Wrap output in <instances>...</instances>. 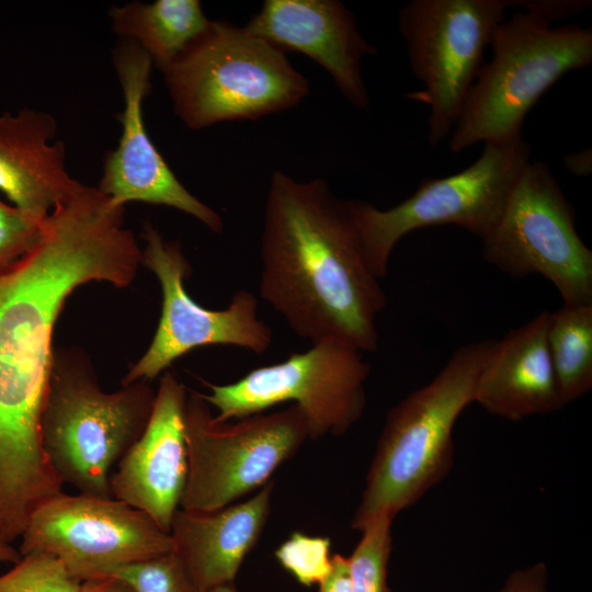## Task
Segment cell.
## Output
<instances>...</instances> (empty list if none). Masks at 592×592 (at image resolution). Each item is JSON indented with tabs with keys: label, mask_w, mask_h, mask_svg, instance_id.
I'll use <instances>...</instances> for the list:
<instances>
[{
	"label": "cell",
	"mask_w": 592,
	"mask_h": 592,
	"mask_svg": "<svg viewBox=\"0 0 592 592\" xmlns=\"http://www.w3.org/2000/svg\"><path fill=\"white\" fill-rule=\"evenodd\" d=\"M260 296L298 337L376 352L387 304L363 255L346 202L322 179L275 171L261 236Z\"/></svg>",
	"instance_id": "obj_1"
},
{
	"label": "cell",
	"mask_w": 592,
	"mask_h": 592,
	"mask_svg": "<svg viewBox=\"0 0 592 592\" xmlns=\"http://www.w3.org/2000/svg\"><path fill=\"white\" fill-rule=\"evenodd\" d=\"M496 341L459 346L429 383L388 410L352 528L361 532L382 516L394 520L447 475L454 426L475 401L480 373Z\"/></svg>",
	"instance_id": "obj_2"
},
{
	"label": "cell",
	"mask_w": 592,
	"mask_h": 592,
	"mask_svg": "<svg viewBox=\"0 0 592 592\" xmlns=\"http://www.w3.org/2000/svg\"><path fill=\"white\" fill-rule=\"evenodd\" d=\"M155 397L146 380L106 392L83 350L54 348L41 436L62 483L82 494L113 498L112 469L145 432Z\"/></svg>",
	"instance_id": "obj_3"
},
{
	"label": "cell",
	"mask_w": 592,
	"mask_h": 592,
	"mask_svg": "<svg viewBox=\"0 0 592 592\" xmlns=\"http://www.w3.org/2000/svg\"><path fill=\"white\" fill-rule=\"evenodd\" d=\"M162 73L174 113L194 130L289 110L310 92L283 50L226 21H212Z\"/></svg>",
	"instance_id": "obj_4"
},
{
	"label": "cell",
	"mask_w": 592,
	"mask_h": 592,
	"mask_svg": "<svg viewBox=\"0 0 592 592\" xmlns=\"http://www.w3.org/2000/svg\"><path fill=\"white\" fill-rule=\"evenodd\" d=\"M489 46L492 58L478 70L449 134L454 153L521 135L524 118L539 98L563 75L592 62L590 27H551L528 11L503 20Z\"/></svg>",
	"instance_id": "obj_5"
},
{
	"label": "cell",
	"mask_w": 592,
	"mask_h": 592,
	"mask_svg": "<svg viewBox=\"0 0 592 592\" xmlns=\"http://www.w3.org/2000/svg\"><path fill=\"white\" fill-rule=\"evenodd\" d=\"M530 147L521 135L483 144L479 158L445 178L424 179L405 201L387 209L345 200L365 261L379 280L390 254L409 232L454 225L482 239L496 224L524 166Z\"/></svg>",
	"instance_id": "obj_6"
},
{
	"label": "cell",
	"mask_w": 592,
	"mask_h": 592,
	"mask_svg": "<svg viewBox=\"0 0 592 592\" xmlns=\"http://www.w3.org/2000/svg\"><path fill=\"white\" fill-rule=\"evenodd\" d=\"M187 475L180 506L209 512L267 483L309 437L299 407L219 422L196 391L184 409Z\"/></svg>",
	"instance_id": "obj_7"
},
{
	"label": "cell",
	"mask_w": 592,
	"mask_h": 592,
	"mask_svg": "<svg viewBox=\"0 0 592 592\" xmlns=\"http://www.w3.org/2000/svg\"><path fill=\"white\" fill-rule=\"evenodd\" d=\"M480 240L485 260L505 274H538L556 287L562 305L592 304V251L546 163L530 160L524 166L496 224Z\"/></svg>",
	"instance_id": "obj_8"
},
{
	"label": "cell",
	"mask_w": 592,
	"mask_h": 592,
	"mask_svg": "<svg viewBox=\"0 0 592 592\" xmlns=\"http://www.w3.org/2000/svg\"><path fill=\"white\" fill-rule=\"evenodd\" d=\"M369 373L364 353L342 341L327 339L284 362L255 368L235 383L203 382L210 392L201 395L218 410L215 419L219 422L293 401L306 418L309 437L320 439L342 435L361 419Z\"/></svg>",
	"instance_id": "obj_9"
},
{
	"label": "cell",
	"mask_w": 592,
	"mask_h": 592,
	"mask_svg": "<svg viewBox=\"0 0 592 592\" xmlns=\"http://www.w3.org/2000/svg\"><path fill=\"white\" fill-rule=\"evenodd\" d=\"M511 0H412L399 12L411 70L424 89L408 94L425 103L429 141L448 136L481 67L483 52Z\"/></svg>",
	"instance_id": "obj_10"
},
{
	"label": "cell",
	"mask_w": 592,
	"mask_h": 592,
	"mask_svg": "<svg viewBox=\"0 0 592 592\" xmlns=\"http://www.w3.org/2000/svg\"><path fill=\"white\" fill-rule=\"evenodd\" d=\"M141 239L140 264L150 270L160 283L161 315L151 343L129 366L122 386L138 380L150 382L196 348L232 345L255 354H263L270 349L272 330L258 317V300L251 292H236L225 309H206L184 288L191 265L181 244L164 239L149 223L144 226Z\"/></svg>",
	"instance_id": "obj_11"
},
{
	"label": "cell",
	"mask_w": 592,
	"mask_h": 592,
	"mask_svg": "<svg viewBox=\"0 0 592 592\" xmlns=\"http://www.w3.org/2000/svg\"><path fill=\"white\" fill-rule=\"evenodd\" d=\"M21 539V556L50 555L81 582L173 550L171 534L144 512L82 493L62 492L37 508Z\"/></svg>",
	"instance_id": "obj_12"
},
{
	"label": "cell",
	"mask_w": 592,
	"mask_h": 592,
	"mask_svg": "<svg viewBox=\"0 0 592 592\" xmlns=\"http://www.w3.org/2000/svg\"><path fill=\"white\" fill-rule=\"evenodd\" d=\"M113 65L124 98L118 115L122 133L116 148L105 156L96 189L114 204L144 202L172 207L213 232H223L220 215L180 182L147 133L143 104L150 91V57L137 44L123 41L114 49Z\"/></svg>",
	"instance_id": "obj_13"
},
{
	"label": "cell",
	"mask_w": 592,
	"mask_h": 592,
	"mask_svg": "<svg viewBox=\"0 0 592 592\" xmlns=\"http://www.w3.org/2000/svg\"><path fill=\"white\" fill-rule=\"evenodd\" d=\"M187 392L171 372L156 390L149 422L110 477L112 497L170 533L187 475L184 409Z\"/></svg>",
	"instance_id": "obj_14"
},
{
	"label": "cell",
	"mask_w": 592,
	"mask_h": 592,
	"mask_svg": "<svg viewBox=\"0 0 592 592\" xmlns=\"http://www.w3.org/2000/svg\"><path fill=\"white\" fill-rule=\"evenodd\" d=\"M243 29L284 53L308 56L328 72L354 107L365 110L369 105L362 60L376 54V48L341 1L265 0Z\"/></svg>",
	"instance_id": "obj_15"
},
{
	"label": "cell",
	"mask_w": 592,
	"mask_h": 592,
	"mask_svg": "<svg viewBox=\"0 0 592 592\" xmlns=\"http://www.w3.org/2000/svg\"><path fill=\"white\" fill-rule=\"evenodd\" d=\"M273 485L269 481L252 498L235 505L175 512L170 530L173 553L195 592L234 584L267 521Z\"/></svg>",
	"instance_id": "obj_16"
},
{
	"label": "cell",
	"mask_w": 592,
	"mask_h": 592,
	"mask_svg": "<svg viewBox=\"0 0 592 592\" xmlns=\"http://www.w3.org/2000/svg\"><path fill=\"white\" fill-rule=\"evenodd\" d=\"M548 320L549 311L543 310L496 341L480 373L474 402L510 421L565 407L548 350Z\"/></svg>",
	"instance_id": "obj_17"
},
{
	"label": "cell",
	"mask_w": 592,
	"mask_h": 592,
	"mask_svg": "<svg viewBox=\"0 0 592 592\" xmlns=\"http://www.w3.org/2000/svg\"><path fill=\"white\" fill-rule=\"evenodd\" d=\"M56 134L57 123L45 112L0 114V192L38 217H46L82 184L69 174L65 145Z\"/></svg>",
	"instance_id": "obj_18"
},
{
	"label": "cell",
	"mask_w": 592,
	"mask_h": 592,
	"mask_svg": "<svg viewBox=\"0 0 592 592\" xmlns=\"http://www.w3.org/2000/svg\"><path fill=\"white\" fill-rule=\"evenodd\" d=\"M112 29L137 44L163 72L210 25L198 0L134 1L113 5Z\"/></svg>",
	"instance_id": "obj_19"
},
{
	"label": "cell",
	"mask_w": 592,
	"mask_h": 592,
	"mask_svg": "<svg viewBox=\"0 0 592 592\" xmlns=\"http://www.w3.org/2000/svg\"><path fill=\"white\" fill-rule=\"evenodd\" d=\"M547 342L566 406L592 388V304L562 305L549 311Z\"/></svg>",
	"instance_id": "obj_20"
},
{
	"label": "cell",
	"mask_w": 592,
	"mask_h": 592,
	"mask_svg": "<svg viewBox=\"0 0 592 592\" xmlns=\"http://www.w3.org/2000/svg\"><path fill=\"white\" fill-rule=\"evenodd\" d=\"M391 523L392 519L382 516L361 531L360 542L346 558L352 592H388Z\"/></svg>",
	"instance_id": "obj_21"
},
{
	"label": "cell",
	"mask_w": 592,
	"mask_h": 592,
	"mask_svg": "<svg viewBox=\"0 0 592 592\" xmlns=\"http://www.w3.org/2000/svg\"><path fill=\"white\" fill-rule=\"evenodd\" d=\"M80 584L57 558L44 553L23 555L0 576V592H78Z\"/></svg>",
	"instance_id": "obj_22"
},
{
	"label": "cell",
	"mask_w": 592,
	"mask_h": 592,
	"mask_svg": "<svg viewBox=\"0 0 592 592\" xmlns=\"http://www.w3.org/2000/svg\"><path fill=\"white\" fill-rule=\"evenodd\" d=\"M331 540L295 532L275 550L281 566L303 585L320 584L331 572Z\"/></svg>",
	"instance_id": "obj_23"
},
{
	"label": "cell",
	"mask_w": 592,
	"mask_h": 592,
	"mask_svg": "<svg viewBox=\"0 0 592 592\" xmlns=\"http://www.w3.org/2000/svg\"><path fill=\"white\" fill-rule=\"evenodd\" d=\"M106 574L127 582L135 592H195L173 550L153 559L113 569Z\"/></svg>",
	"instance_id": "obj_24"
},
{
	"label": "cell",
	"mask_w": 592,
	"mask_h": 592,
	"mask_svg": "<svg viewBox=\"0 0 592 592\" xmlns=\"http://www.w3.org/2000/svg\"><path fill=\"white\" fill-rule=\"evenodd\" d=\"M46 217L35 216L0 200V274L36 246Z\"/></svg>",
	"instance_id": "obj_25"
},
{
	"label": "cell",
	"mask_w": 592,
	"mask_h": 592,
	"mask_svg": "<svg viewBox=\"0 0 592 592\" xmlns=\"http://www.w3.org/2000/svg\"><path fill=\"white\" fill-rule=\"evenodd\" d=\"M548 571L544 562L512 571L498 592H548Z\"/></svg>",
	"instance_id": "obj_26"
},
{
	"label": "cell",
	"mask_w": 592,
	"mask_h": 592,
	"mask_svg": "<svg viewBox=\"0 0 592 592\" xmlns=\"http://www.w3.org/2000/svg\"><path fill=\"white\" fill-rule=\"evenodd\" d=\"M590 1L587 0H533V1H512L513 5H520L525 9V11L535 13L548 22L565 18L571 14L579 13L588 7H590Z\"/></svg>",
	"instance_id": "obj_27"
},
{
	"label": "cell",
	"mask_w": 592,
	"mask_h": 592,
	"mask_svg": "<svg viewBox=\"0 0 592 592\" xmlns=\"http://www.w3.org/2000/svg\"><path fill=\"white\" fill-rule=\"evenodd\" d=\"M318 592H352L346 557L339 554L332 556L331 572L319 584Z\"/></svg>",
	"instance_id": "obj_28"
},
{
	"label": "cell",
	"mask_w": 592,
	"mask_h": 592,
	"mask_svg": "<svg viewBox=\"0 0 592 592\" xmlns=\"http://www.w3.org/2000/svg\"><path fill=\"white\" fill-rule=\"evenodd\" d=\"M78 592H135L134 589L122 579L112 576H101L82 581Z\"/></svg>",
	"instance_id": "obj_29"
},
{
	"label": "cell",
	"mask_w": 592,
	"mask_h": 592,
	"mask_svg": "<svg viewBox=\"0 0 592 592\" xmlns=\"http://www.w3.org/2000/svg\"><path fill=\"white\" fill-rule=\"evenodd\" d=\"M566 166L569 172L577 175H587L591 172V151L584 150L581 152L569 155L566 160Z\"/></svg>",
	"instance_id": "obj_30"
},
{
	"label": "cell",
	"mask_w": 592,
	"mask_h": 592,
	"mask_svg": "<svg viewBox=\"0 0 592 592\" xmlns=\"http://www.w3.org/2000/svg\"><path fill=\"white\" fill-rule=\"evenodd\" d=\"M21 554L13 548L11 544L0 543V562H18L21 559Z\"/></svg>",
	"instance_id": "obj_31"
},
{
	"label": "cell",
	"mask_w": 592,
	"mask_h": 592,
	"mask_svg": "<svg viewBox=\"0 0 592 592\" xmlns=\"http://www.w3.org/2000/svg\"><path fill=\"white\" fill-rule=\"evenodd\" d=\"M205 592H237L234 584H224L216 588H213L210 590H207Z\"/></svg>",
	"instance_id": "obj_32"
}]
</instances>
